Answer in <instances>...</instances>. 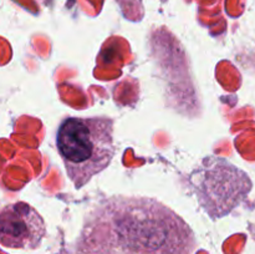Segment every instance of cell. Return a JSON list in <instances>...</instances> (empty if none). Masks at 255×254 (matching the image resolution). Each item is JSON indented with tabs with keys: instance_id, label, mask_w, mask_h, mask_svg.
Returning <instances> with one entry per match:
<instances>
[{
	"instance_id": "obj_1",
	"label": "cell",
	"mask_w": 255,
	"mask_h": 254,
	"mask_svg": "<svg viewBox=\"0 0 255 254\" xmlns=\"http://www.w3.org/2000/svg\"><path fill=\"white\" fill-rule=\"evenodd\" d=\"M188 224L151 198L114 197L85 219L76 254H193Z\"/></svg>"
},
{
	"instance_id": "obj_2",
	"label": "cell",
	"mask_w": 255,
	"mask_h": 254,
	"mask_svg": "<svg viewBox=\"0 0 255 254\" xmlns=\"http://www.w3.org/2000/svg\"><path fill=\"white\" fill-rule=\"evenodd\" d=\"M56 146L75 188H81L111 163L114 120L110 117H66L56 133Z\"/></svg>"
},
{
	"instance_id": "obj_3",
	"label": "cell",
	"mask_w": 255,
	"mask_h": 254,
	"mask_svg": "<svg viewBox=\"0 0 255 254\" xmlns=\"http://www.w3.org/2000/svg\"><path fill=\"white\" fill-rule=\"evenodd\" d=\"M198 203L211 218L231 213L252 191L248 174L222 157H207L189 176Z\"/></svg>"
},
{
	"instance_id": "obj_4",
	"label": "cell",
	"mask_w": 255,
	"mask_h": 254,
	"mask_svg": "<svg viewBox=\"0 0 255 254\" xmlns=\"http://www.w3.org/2000/svg\"><path fill=\"white\" fill-rule=\"evenodd\" d=\"M45 234L44 219L30 204L16 202L0 209V244L4 247L36 249Z\"/></svg>"
}]
</instances>
